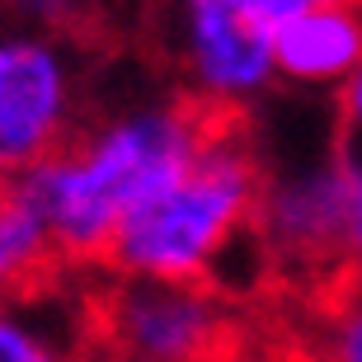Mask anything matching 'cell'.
Wrapping results in <instances>:
<instances>
[{
    "mask_svg": "<svg viewBox=\"0 0 362 362\" xmlns=\"http://www.w3.org/2000/svg\"><path fill=\"white\" fill-rule=\"evenodd\" d=\"M212 122L198 104L151 99L127 104L76 132L38 170L19 179V193L33 202L57 255L71 264L108 259V245L151 198L198 160Z\"/></svg>",
    "mask_w": 362,
    "mask_h": 362,
    "instance_id": "1",
    "label": "cell"
},
{
    "mask_svg": "<svg viewBox=\"0 0 362 362\" xmlns=\"http://www.w3.org/2000/svg\"><path fill=\"white\" fill-rule=\"evenodd\" d=\"M259 193V151L230 118H216L198 160L118 230L104 264L113 278L212 282L221 259L255 230Z\"/></svg>",
    "mask_w": 362,
    "mask_h": 362,
    "instance_id": "2",
    "label": "cell"
},
{
    "mask_svg": "<svg viewBox=\"0 0 362 362\" xmlns=\"http://www.w3.org/2000/svg\"><path fill=\"white\" fill-rule=\"evenodd\" d=\"M320 0H175L179 62L207 118H235L278 85L273 42Z\"/></svg>",
    "mask_w": 362,
    "mask_h": 362,
    "instance_id": "3",
    "label": "cell"
},
{
    "mask_svg": "<svg viewBox=\"0 0 362 362\" xmlns=\"http://www.w3.org/2000/svg\"><path fill=\"white\" fill-rule=\"evenodd\" d=\"M230 344V306L212 282L113 278L90 306L94 362H207Z\"/></svg>",
    "mask_w": 362,
    "mask_h": 362,
    "instance_id": "4",
    "label": "cell"
},
{
    "mask_svg": "<svg viewBox=\"0 0 362 362\" xmlns=\"http://www.w3.org/2000/svg\"><path fill=\"white\" fill-rule=\"evenodd\" d=\"M81 71L57 33H0V193L76 136Z\"/></svg>",
    "mask_w": 362,
    "mask_h": 362,
    "instance_id": "5",
    "label": "cell"
},
{
    "mask_svg": "<svg viewBox=\"0 0 362 362\" xmlns=\"http://www.w3.org/2000/svg\"><path fill=\"white\" fill-rule=\"evenodd\" d=\"M255 235L264 240V255L287 269L339 264V235H344V165H339V156L264 175Z\"/></svg>",
    "mask_w": 362,
    "mask_h": 362,
    "instance_id": "6",
    "label": "cell"
},
{
    "mask_svg": "<svg viewBox=\"0 0 362 362\" xmlns=\"http://www.w3.org/2000/svg\"><path fill=\"white\" fill-rule=\"evenodd\" d=\"M278 81L301 90H344L362 66V0H320L273 42Z\"/></svg>",
    "mask_w": 362,
    "mask_h": 362,
    "instance_id": "7",
    "label": "cell"
},
{
    "mask_svg": "<svg viewBox=\"0 0 362 362\" xmlns=\"http://www.w3.org/2000/svg\"><path fill=\"white\" fill-rule=\"evenodd\" d=\"M0 362H94L90 306L62 310L42 292L0 301Z\"/></svg>",
    "mask_w": 362,
    "mask_h": 362,
    "instance_id": "8",
    "label": "cell"
},
{
    "mask_svg": "<svg viewBox=\"0 0 362 362\" xmlns=\"http://www.w3.org/2000/svg\"><path fill=\"white\" fill-rule=\"evenodd\" d=\"M57 245L33 212V202L19 188L0 193V301L42 292V282L57 264Z\"/></svg>",
    "mask_w": 362,
    "mask_h": 362,
    "instance_id": "9",
    "label": "cell"
},
{
    "mask_svg": "<svg viewBox=\"0 0 362 362\" xmlns=\"http://www.w3.org/2000/svg\"><path fill=\"white\" fill-rule=\"evenodd\" d=\"M315 339H320L315 362H362V282H344L325 301Z\"/></svg>",
    "mask_w": 362,
    "mask_h": 362,
    "instance_id": "10",
    "label": "cell"
},
{
    "mask_svg": "<svg viewBox=\"0 0 362 362\" xmlns=\"http://www.w3.org/2000/svg\"><path fill=\"white\" fill-rule=\"evenodd\" d=\"M344 165V235H339V264H349L353 282H362V156H339Z\"/></svg>",
    "mask_w": 362,
    "mask_h": 362,
    "instance_id": "11",
    "label": "cell"
},
{
    "mask_svg": "<svg viewBox=\"0 0 362 362\" xmlns=\"http://www.w3.org/2000/svg\"><path fill=\"white\" fill-rule=\"evenodd\" d=\"M10 14H19L28 28L38 33H57V28H71L90 14L94 0H0Z\"/></svg>",
    "mask_w": 362,
    "mask_h": 362,
    "instance_id": "12",
    "label": "cell"
},
{
    "mask_svg": "<svg viewBox=\"0 0 362 362\" xmlns=\"http://www.w3.org/2000/svg\"><path fill=\"white\" fill-rule=\"evenodd\" d=\"M339 108H344V122H349V132L362 136V66L353 71V81L339 90Z\"/></svg>",
    "mask_w": 362,
    "mask_h": 362,
    "instance_id": "13",
    "label": "cell"
},
{
    "mask_svg": "<svg viewBox=\"0 0 362 362\" xmlns=\"http://www.w3.org/2000/svg\"><path fill=\"white\" fill-rule=\"evenodd\" d=\"M207 362H282V358L269 353V349H259V344H235V339H230V344H221Z\"/></svg>",
    "mask_w": 362,
    "mask_h": 362,
    "instance_id": "14",
    "label": "cell"
}]
</instances>
